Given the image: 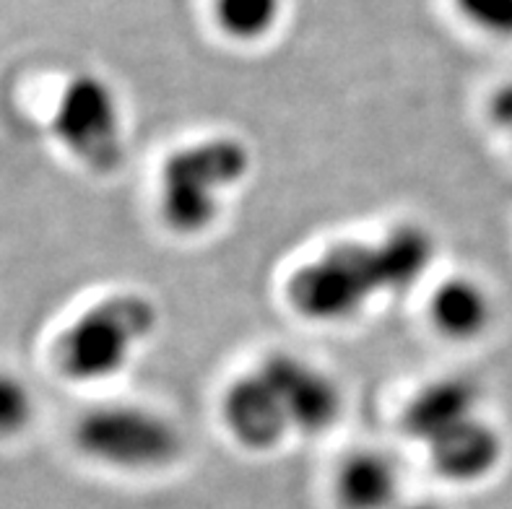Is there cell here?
<instances>
[{
	"label": "cell",
	"mask_w": 512,
	"mask_h": 509,
	"mask_svg": "<svg viewBox=\"0 0 512 509\" xmlns=\"http://www.w3.org/2000/svg\"><path fill=\"white\" fill-rule=\"evenodd\" d=\"M435 260V234L403 221L377 239H346L320 250L289 276L286 299L310 323H349L377 297H403L416 289Z\"/></svg>",
	"instance_id": "obj_1"
},
{
	"label": "cell",
	"mask_w": 512,
	"mask_h": 509,
	"mask_svg": "<svg viewBox=\"0 0 512 509\" xmlns=\"http://www.w3.org/2000/svg\"><path fill=\"white\" fill-rule=\"evenodd\" d=\"M250 169L253 154L240 138L214 136L182 146L159 174L162 221L180 237H201L219 224L224 200Z\"/></svg>",
	"instance_id": "obj_2"
},
{
	"label": "cell",
	"mask_w": 512,
	"mask_h": 509,
	"mask_svg": "<svg viewBox=\"0 0 512 509\" xmlns=\"http://www.w3.org/2000/svg\"><path fill=\"white\" fill-rule=\"evenodd\" d=\"M156 325L159 310L146 294H112L65 328L55 351L58 367L76 382L112 380L154 336Z\"/></svg>",
	"instance_id": "obj_3"
},
{
	"label": "cell",
	"mask_w": 512,
	"mask_h": 509,
	"mask_svg": "<svg viewBox=\"0 0 512 509\" xmlns=\"http://www.w3.org/2000/svg\"><path fill=\"white\" fill-rule=\"evenodd\" d=\"M78 450L125 473L164 471L180 460L185 437L167 413L136 403H107L76 424Z\"/></svg>",
	"instance_id": "obj_4"
},
{
	"label": "cell",
	"mask_w": 512,
	"mask_h": 509,
	"mask_svg": "<svg viewBox=\"0 0 512 509\" xmlns=\"http://www.w3.org/2000/svg\"><path fill=\"white\" fill-rule=\"evenodd\" d=\"M52 133L78 164L112 174L125 159V117L115 86L97 73H76L58 94Z\"/></svg>",
	"instance_id": "obj_5"
},
{
	"label": "cell",
	"mask_w": 512,
	"mask_h": 509,
	"mask_svg": "<svg viewBox=\"0 0 512 509\" xmlns=\"http://www.w3.org/2000/svg\"><path fill=\"white\" fill-rule=\"evenodd\" d=\"M258 369L279 395L292 434H325L344 416V393L318 364L294 354H271Z\"/></svg>",
	"instance_id": "obj_6"
},
{
	"label": "cell",
	"mask_w": 512,
	"mask_h": 509,
	"mask_svg": "<svg viewBox=\"0 0 512 509\" xmlns=\"http://www.w3.org/2000/svg\"><path fill=\"white\" fill-rule=\"evenodd\" d=\"M221 419L234 442L255 452L273 450L292 434L279 395L258 367L227 387L221 398Z\"/></svg>",
	"instance_id": "obj_7"
},
{
	"label": "cell",
	"mask_w": 512,
	"mask_h": 509,
	"mask_svg": "<svg viewBox=\"0 0 512 509\" xmlns=\"http://www.w3.org/2000/svg\"><path fill=\"white\" fill-rule=\"evenodd\" d=\"M481 416V387L466 374H445L419 387L403 406V432L432 445Z\"/></svg>",
	"instance_id": "obj_8"
},
{
	"label": "cell",
	"mask_w": 512,
	"mask_h": 509,
	"mask_svg": "<svg viewBox=\"0 0 512 509\" xmlns=\"http://www.w3.org/2000/svg\"><path fill=\"white\" fill-rule=\"evenodd\" d=\"M429 460L450 484L487 481L505 460V437L484 413L427 447Z\"/></svg>",
	"instance_id": "obj_9"
},
{
	"label": "cell",
	"mask_w": 512,
	"mask_h": 509,
	"mask_svg": "<svg viewBox=\"0 0 512 509\" xmlns=\"http://www.w3.org/2000/svg\"><path fill=\"white\" fill-rule=\"evenodd\" d=\"M338 509H396L403 502L401 468L388 452L357 450L333 478Z\"/></svg>",
	"instance_id": "obj_10"
},
{
	"label": "cell",
	"mask_w": 512,
	"mask_h": 509,
	"mask_svg": "<svg viewBox=\"0 0 512 509\" xmlns=\"http://www.w3.org/2000/svg\"><path fill=\"white\" fill-rule=\"evenodd\" d=\"M429 317L437 333L450 341H476L492 328V294L476 278H448L429 299Z\"/></svg>",
	"instance_id": "obj_11"
},
{
	"label": "cell",
	"mask_w": 512,
	"mask_h": 509,
	"mask_svg": "<svg viewBox=\"0 0 512 509\" xmlns=\"http://www.w3.org/2000/svg\"><path fill=\"white\" fill-rule=\"evenodd\" d=\"M214 21L232 42H263L284 16V0H211Z\"/></svg>",
	"instance_id": "obj_12"
},
{
	"label": "cell",
	"mask_w": 512,
	"mask_h": 509,
	"mask_svg": "<svg viewBox=\"0 0 512 509\" xmlns=\"http://www.w3.org/2000/svg\"><path fill=\"white\" fill-rule=\"evenodd\" d=\"M34 393L19 374L0 372V437H16L32 424Z\"/></svg>",
	"instance_id": "obj_13"
},
{
	"label": "cell",
	"mask_w": 512,
	"mask_h": 509,
	"mask_svg": "<svg viewBox=\"0 0 512 509\" xmlns=\"http://www.w3.org/2000/svg\"><path fill=\"white\" fill-rule=\"evenodd\" d=\"M468 26L494 39H512V0H453Z\"/></svg>",
	"instance_id": "obj_14"
},
{
	"label": "cell",
	"mask_w": 512,
	"mask_h": 509,
	"mask_svg": "<svg viewBox=\"0 0 512 509\" xmlns=\"http://www.w3.org/2000/svg\"><path fill=\"white\" fill-rule=\"evenodd\" d=\"M489 120L512 143V81L494 89L489 99Z\"/></svg>",
	"instance_id": "obj_15"
},
{
	"label": "cell",
	"mask_w": 512,
	"mask_h": 509,
	"mask_svg": "<svg viewBox=\"0 0 512 509\" xmlns=\"http://www.w3.org/2000/svg\"><path fill=\"white\" fill-rule=\"evenodd\" d=\"M396 509H450L437 499H403Z\"/></svg>",
	"instance_id": "obj_16"
}]
</instances>
